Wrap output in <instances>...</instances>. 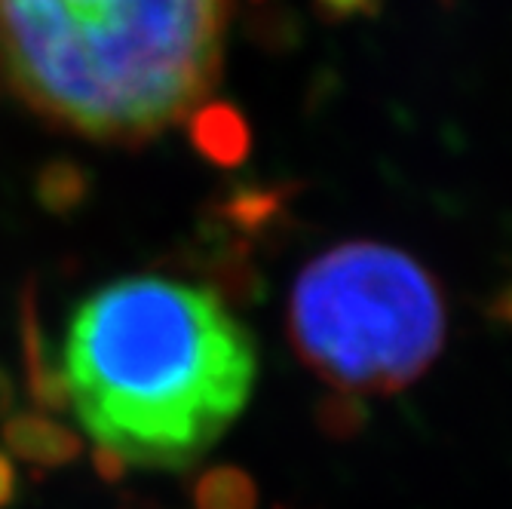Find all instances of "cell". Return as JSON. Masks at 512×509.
I'll list each match as a JSON object with an SVG mask.
<instances>
[{
	"label": "cell",
	"instance_id": "cell-1",
	"mask_svg": "<svg viewBox=\"0 0 512 509\" xmlns=\"http://www.w3.org/2000/svg\"><path fill=\"white\" fill-rule=\"evenodd\" d=\"M50 365L105 476L194 464L240 418L258 368L215 292L160 273L86 295Z\"/></svg>",
	"mask_w": 512,
	"mask_h": 509
},
{
	"label": "cell",
	"instance_id": "cell-2",
	"mask_svg": "<svg viewBox=\"0 0 512 509\" xmlns=\"http://www.w3.org/2000/svg\"><path fill=\"white\" fill-rule=\"evenodd\" d=\"M230 0H0V89L105 145L188 120L221 71Z\"/></svg>",
	"mask_w": 512,
	"mask_h": 509
},
{
	"label": "cell",
	"instance_id": "cell-3",
	"mask_svg": "<svg viewBox=\"0 0 512 509\" xmlns=\"http://www.w3.org/2000/svg\"><path fill=\"white\" fill-rule=\"evenodd\" d=\"M298 356L344 396H387L421 378L445 341V304L408 252L344 243L313 258L289 298Z\"/></svg>",
	"mask_w": 512,
	"mask_h": 509
},
{
	"label": "cell",
	"instance_id": "cell-4",
	"mask_svg": "<svg viewBox=\"0 0 512 509\" xmlns=\"http://www.w3.org/2000/svg\"><path fill=\"white\" fill-rule=\"evenodd\" d=\"M80 436L50 411L13 414L4 421V448L34 470H59L80 454Z\"/></svg>",
	"mask_w": 512,
	"mask_h": 509
},
{
	"label": "cell",
	"instance_id": "cell-5",
	"mask_svg": "<svg viewBox=\"0 0 512 509\" xmlns=\"http://www.w3.org/2000/svg\"><path fill=\"white\" fill-rule=\"evenodd\" d=\"M200 509H249V485L237 473H215L200 482Z\"/></svg>",
	"mask_w": 512,
	"mask_h": 509
},
{
	"label": "cell",
	"instance_id": "cell-6",
	"mask_svg": "<svg viewBox=\"0 0 512 509\" xmlns=\"http://www.w3.org/2000/svg\"><path fill=\"white\" fill-rule=\"evenodd\" d=\"M16 497V467L10 454L0 451V509H7Z\"/></svg>",
	"mask_w": 512,
	"mask_h": 509
},
{
	"label": "cell",
	"instance_id": "cell-7",
	"mask_svg": "<svg viewBox=\"0 0 512 509\" xmlns=\"http://www.w3.org/2000/svg\"><path fill=\"white\" fill-rule=\"evenodd\" d=\"M10 405H13V390H10V381H7V375L0 372V418L10 411Z\"/></svg>",
	"mask_w": 512,
	"mask_h": 509
}]
</instances>
